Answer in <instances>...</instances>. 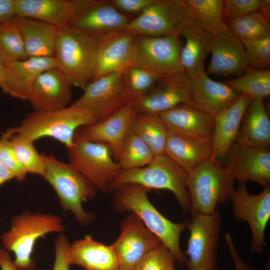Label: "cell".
<instances>
[{
  "label": "cell",
  "instance_id": "cell-37",
  "mask_svg": "<svg viewBox=\"0 0 270 270\" xmlns=\"http://www.w3.org/2000/svg\"><path fill=\"white\" fill-rule=\"evenodd\" d=\"M20 34L10 21L0 25V62L2 64L28 58Z\"/></svg>",
  "mask_w": 270,
  "mask_h": 270
},
{
  "label": "cell",
  "instance_id": "cell-29",
  "mask_svg": "<svg viewBox=\"0 0 270 270\" xmlns=\"http://www.w3.org/2000/svg\"><path fill=\"white\" fill-rule=\"evenodd\" d=\"M10 22L20 34L28 58H55L58 27L26 17L15 16Z\"/></svg>",
  "mask_w": 270,
  "mask_h": 270
},
{
  "label": "cell",
  "instance_id": "cell-46",
  "mask_svg": "<svg viewBox=\"0 0 270 270\" xmlns=\"http://www.w3.org/2000/svg\"><path fill=\"white\" fill-rule=\"evenodd\" d=\"M224 239L234 262L235 270H252V266L240 256L231 234L226 232L224 235Z\"/></svg>",
  "mask_w": 270,
  "mask_h": 270
},
{
  "label": "cell",
  "instance_id": "cell-28",
  "mask_svg": "<svg viewBox=\"0 0 270 270\" xmlns=\"http://www.w3.org/2000/svg\"><path fill=\"white\" fill-rule=\"evenodd\" d=\"M169 132L211 138L215 118L189 104H180L159 114Z\"/></svg>",
  "mask_w": 270,
  "mask_h": 270
},
{
  "label": "cell",
  "instance_id": "cell-52",
  "mask_svg": "<svg viewBox=\"0 0 270 270\" xmlns=\"http://www.w3.org/2000/svg\"><path fill=\"white\" fill-rule=\"evenodd\" d=\"M0 220H1V218H0Z\"/></svg>",
  "mask_w": 270,
  "mask_h": 270
},
{
  "label": "cell",
  "instance_id": "cell-47",
  "mask_svg": "<svg viewBox=\"0 0 270 270\" xmlns=\"http://www.w3.org/2000/svg\"><path fill=\"white\" fill-rule=\"evenodd\" d=\"M15 16L14 0H0V25L10 22Z\"/></svg>",
  "mask_w": 270,
  "mask_h": 270
},
{
  "label": "cell",
  "instance_id": "cell-6",
  "mask_svg": "<svg viewBox=\"0 0 270 270\" xmlns=\"http://www.w3.org/2000/svg\"><path fill=\"white\" fill-rule=\"evenodd\" d=\"M46 163L44 178L52 186L64 211L72 212L80 224L88 226L94 216L83 208V202L93 198L98 189L70 164L62 162L53 155L43 154Z\"/></svg>",
  "mask_w": 270,
  "mask_h": 270
},
{
  "label": "cell",
  "instance_id": "cell-44",
  "mask_svg": "<svg viewBox=\"0 0 270 270\" xmlns=\"http://www.w3.org/2000/svg\"><path fill=\"white\" fill-rule=\"evenodd\" d=\"M70 242L67 237L60 234L54 242L55 260L52 270H70L68 258Z\"/></svg>",
  "mask_w": 270,
  "mask_h": 270
},
{
  "label": "cell",
  "instance_id": "cell-14",
  "mask_svg": "<svg viewBox=\"0 0 270 270\" xmlns=\"http://www.w3.org/2000/svg\"><path fill=\"white\" fill-rule=\"evenodd\" d=\"M134 212L123 220L118 238L112 244L118 260V270H134L142 258L162 244Z\"/></svg>",
  "mask_w": 270,
  "mask_h": 270
},
{
  "label": "cell",
  "instance_id": "cell-30",
  "mask_svg": "<svg viewBox=\"0 0 270 270\" xmlns=\"http://www.w3.org/2000/svg\"><path fill=\"white\" fill-rule=\"evenodd\" d=\"M68 262L85 270H118V260L112 245L106 246L90 236L70 244Z\"/></svg>",
  "mask_w": 270,
  "mask_h": 270
},
{
  "label": "cell",
  "instance_id": "cell-9",
  "mask_svg": "<svg viewBox=\"0 0 270 270\" xmlns=\"http://www.w3.org/2000/svg\"><path fill=\"white\" fill-rule=\"evenodd\" d=\"M188 228L190 236L186 251L188 270H216L222 228L218 209L210 214L191 215Z\"/></svg>",
  "mask_w": 270,
  "mask_h": 270
},
{
  "label": "cell",
  "instance_id": "cell-8",
  "mask_svg": "<svg viewBox=\"0 0 270 270\" xmlns=\"http://www.w3.org/2000/svg\"><path fill=\"white\" fill-rule=\"evenodd\" d=\"M67 148L70 164L98 190L108 192L110 184L122 170L112 158L110 147L103 143L74 140Z\"/></svg>",
  "mask_w": 270,
  "mask_h": 270
},
{
  "label": "cell",
  "instance_id": "cell-4",
  "mask_svg": "<svg viewBox=\"0 0 270 270\" xmlns=\"http://www.w3.org/2000/svg\"><path fill=\"white\" fill-rule=\"evenodd\" d=\"M10 228L0 237L2 247L15 256L13 263L18 270H34L36 264L32 258L36 240L50 232L64 230L62 220L59 216L42 213L24 211L14 216Z\"/></svg>",
  "mask_w": 270,
  "mask_h": 270
},
{
  "label": "cell",
  "instance_id": "cell-48",
  "mask_svg": "<svg viewBox=\"0 0 270 270\" xmlns=\"http://www.w3.org/2000/svg\"><path fill=\"white\" fill-rule=\"evenodd\" d=\"M0 270H18L10 258V252L2 246H0Z\"/></svg>",
  "mask_w": 270,
  "mask_h": 270
},
{
  "label": "cell",
  "instance_id": "cell-1",
  "mask_svg": "<svg viewBox=\"0 0 270 270\" xmlns=\"http://www.w3.org/2000/svg\"><path fill=\"white\" fill-rule=\"evenodd\" d=\"M149 190L136 184L122 186L114 192V208L118 213L130 212L135 214L168 248L176 261L184 263L186 258L180 248V237L188 228L189 221L174 223L165 218L150 202L148 196Z\"/></svg>",
  "mask_w": 270,
  "mask_h": 270
},
{
  "label": "cell",
  "instance_id": "cell-36",
  "mask_svg": "<svg viewBox=\"0 0 270 270\" xmlns=\"http://www.w3.org/2000/svg\"><path fill=\"white\" fill-rule=\"evenodd\" d=\"M226 26L242 41L258 40L270 36V21L258 12L228 22Z\"/></svg>",
  "mask_w": 270,
  "mask_h": 270
},
{
  "label": "cell",
  "instance_id": "cell-22",
  "mask_svg": "<svg viewBox=\"0 0 270 270\" xmlns=\"http://www.w3.org/2000/svg\"><path fill=\"white\" fill-rule=\"evenodd\" d=\"M207 75L240 76L249 67L242 41L228 28L214 36Z\"/></svg>",
  "mask_w": 270,
  "mask_h": 270
},
{
  "label": "cell",
  "instance_id": "cell-34",
  "mask_svg": "<svg viewBox=\"0 0 270 270\" xmlns=\"http://www.w3.org/2000/svg\"><path fill=\"white\" fill-rule=\"evenodd\" d=\"M224 83L234 91L250 96L264 99L270 95V70L248 67L244 74Z\"/></svg>",
  "mask_w": 270,
  "mask_h": 270
},
{
  "label": "cell",
  "instance_id": "cell-45",
  "mask_svg": "<svg viewBox=\"0 0 270 270\" xmlns=\"http://www.w3.org/2000/svg\"><path fill=\"white\" fill-rule=\"evenodd\" d=\"M110 1L120 12L140 14L154 3L156 0H110Z\"/></svg>",
  "mask_w": 270,
  "mask_h": 270
},
{
  "label": "cell",
  "instance_id": "cell-50",
  "mask_svg": "<svg viewBox=\"0 0 270 270\" xmlns=\"http://www.w3.org/2000/svg\"><path fill=\"white\" fill-rule=\"evenodd\" d=\"M13 178H14V174L0 164V185Z\"/></svg>",
  "mask_w": 270,
  "mask_h": 270
},
{
  "label": "cell",
  "instance_id": "cell-17",
  "mask_svg": "<svg viewBox=\"0 0 270 270\" xmlns=\"http://www.w3.org/2000/svg\"><path fill=\"white\" fill-rule=\"evenodd\" d=\"M192 80L184 71L158 78L154 88L136 99L138 112L160 114L182 104H191Z\"/></svg>",
  "mask_w": 270,
  "mask_h": 270
},
{
  "label": "cell",
  "instance_id": "cell-27",
  "mask_svg": "<svg viewBox=\"0 0 270 270\" xmlns=\"http://www.w3.org/2000/svg\"><path fill=\"white\" fill-rule=\"evenodd\" d=\"M16 16L38 20L62 28L74 20L80 0H14Z\"/></svg>",
  "mask_w": 270,
  "mask_h": 270
},
{
  "label": "cell",
  "instance_id": "cell-13",
  "mask_svg": "<svg viewBox=\"0 0 270 270\" xmlns=\"http://www.w3.org/2000/svg\"><path fill=\"white\" fill-rule=\"evenodd\" d=\"M188 16L183 0H156L130 20L126 30L135 36H162L178 34L177 28Z\"/></svg>",
  "mask_w": 270,
  "mask_h": 270
},
{
  "label": "cell",
  "instance_id": "cell-31",
  "mask_svg": "<svg viewBox=\"0 0 270 270\" xmlns=\"http://www.w3.org/2000/svg\"><path fill=\"white\" fill-rule=\"evenodd\" d=\"M235 142L254 148H270V120L264 99L250 100L243 115Z\"/></svg>",
  "mask_w": 270,
  "mask_h": 270
},
{
  "label": "cell",
  "instance_id": "cell-39",
  "mask_svg": "<svg viewBox=\"0 0 270 270\" xmlns=\"http://www.w3.org/2000/svg\"><path fill=\"white\" fill-rule=\"evenodd\" d=\"M122 76L128 90L136 98L151 90L158 80L150 72L134 64L128 68Z\"/></svg>",
  "mask_w": 270,
  "mask_h": 270
},
{
  "label": "cell",
  "instance_id": "cell-24",
  "mask_svg": "<svg viewBox=\"0 0 270 270\" xmlns=\"http://www.w3.org/2000/svg\"><path fill=\"white\" fill-rule=\"evenodd\" d=\"M164 154L188 174L210 158L212 139L168 132Z\"/></svg>",
  "mask_w": 270,
  "mask_h": 270
},
{
  "label": "cell",
  "instance_id": "cell-49",
  "mask_svg": "<svg viewBox=\"0 0 270 270\" xmlns=\"http://www.w3.org/2000/svg\"><path fill=\"white\" fill-rule=\"evenodd\" d=\"M258 12L264 18L270 21V0H260Z\"/></svg>",
  "mask_w": 270,
  "mask_h": 270
},
{
  "label": "cell",
  "instance_id": "cell-12",
  "mask_svg": "<svg viewBox=\"0 0 270 270\" xmlns=\"http://www.w3.org/2000/svg\"><path fill=\"white\" fill-rule=\"evenodd\" d=\"M136 98L126 87L122 74L114 73L91 82L71 106L90 108L98 122Z\"/></svg>",
  "mask_w": 270,
  "mask_h": 270
},
{
  "label": "cell",
  "instance_id": "cell-35",
  "mask_svg": "<svg viewBox=\"0 0 270 270\" xmlns=\"http://www.w3.org/2000/svg\"><path fill=\"white\" fill-rule=\"evenodd\" d=\"M154 157L146 144L131 131L124 142L116 162L122 170H130L146 166Z\"/></svg>",
  "mask_w": 270,
  "mask_h": 270
},
{
  "label": "cell",
  "instance_id": "cell-20",
  "mask_svg": "<svg viewBox=\"0 0 270 270\" xmlns=\"http://www.w3.org/2000/svg\"><path fill=\"white\" fill-rule=\"evenodd\" d=\"M58 67L54 57H32L2 64L0 88L4 94L28 100L33 84L44 71Z\"/></svg>",
  "mask_w": 270,
  "mask_h": 270
},
{
  "label": "cell",
  "instance_id": "cell-15",
  "mask_svg": "<svg viewBox=\"0 0 270 270\" xmlns=\"http://www.w3.org/2000/svg\"><path fill=\"white\" fill-rule=\"evenodd\" d=\"M136 99L106 118L80 128L76 132L74 140L106 144L117 160L124 142L131 132L138 112Z\"/></svg>",
  "mask_w": 270,
  "mask_h": 270
},
{
  "label": "cell",
  "instance_id": "cell-5",
  "mask_svg": "<svg viewBox=\"0 0 270 270\" xmlns=\"http://www.w3.org/2000/svg\"><path fill=\"white\" fill-rule=\"evenodd\" d=\"M96 52V38L70 26L58 28L55 58L72 86L84 90L92 80Z\"/></svg>",
  "mask_w": 270,
  "mask_h": 270
},
{
  "label": "cell",
  "instance_id": "cell-25",
  "mask_svg": "<svg viewBox=\"0 0 270 270\" xmlns=\"http://www.w3.org/2000/svg\"><path fill=\"white\" fill-rule=\"evenodd\" d=\"M192 80L191 104L214 116L231 106L240 95L224 82L210 78L205 71Z\"/></svg>",
  "mask_w": 270,
  "mask_h": 270
},
{
  "label": "cell",
  "instance_id": "cell-21",
  "mask_svg": "<svg viewBox=\"0 0 270 270\" xmlns=\"http://www.w3.org/2000/svg\"><path fill=\"white\" fill-rule=\"evenodd\" d=\"M72 86L59 68H50L37 77L28 100L35 111L58 110L68 106L72 98Z\"/></svg>",
  "mask_w": 270,
  "mask_h": 270
},
{
  "label": "cell",
  "instance_id": "cell-26",
  "mask_svg": "<svg viewBox=\"0 0 270 270\" xmlns=\"http://www.w3.org/2000/svg\"><path fill=\"white\" fill-rule=\"evenodd\" d=\"M252 99L248 95L240 94L231 106L214 116L210 159L218 161L226 155L230 146L236 141L243 115Z\"/></svg>",
  "mask_w": 270,
  "mask_h": 270
},
{
  "label": "cell",
  "instance_id": "cell-16",
  "mask_svg": "<svg viewBox=\"0 0 270 270\" xmlns=\"http://www.w3.org/2000/svg\"><path fill=\"white\" fill-rule=\"evenodd\" d=\"M130 21L106 0H80L76 14L69 26L95 38L125 30Z\"/></svg>",
  "mask_w": 270,
  "mask_h": 270
},
{
  "label": "cell",
  "instance_id": "cell-19",
  "mask_svg": "<svg viewBox=\"0 0 270 270\" xmlns=\"http://www.w3.org/2000/svg\"><path fill=\"white\" fill-rule=\"evenodd\" d=\"M135 37L125 29L96 38V60L92 80L110 74H122L134 64Z\"/></svg>",
  "mask_w": 270,
  "mask_h": 270
},
{
  "label": "cell",
  "instance_id": "cell-11",
  "mask_svg": "<svg viewBox=\"0 0 270 270\" xmlns=\"http://www.w3.org/2000/svg\"><path fill=\"white\" fill-rule=\"evenodd\" d=\"M232 213L237 220L246 222L250 228V252L264 251L266 226L270 219V186L258 194L248 192L246 184H238L231 196Z\"/></svg>",
  "mask_w": 270,
  "mask_h": 270
},
{
  "label": "cell",
  "instance_id": "cell-51",
  "mask_svg": "<svg viewBox=\"0 0 270 270\" xmlns=\"http://www.w3.org/2000/svg\"><path fill=\"white\" fill-rule=\"evenodd\" d=\"M2 64L0 62V75H1V72H2Z\"/></svg>",
  "mask_w": 270,
  "mask_h": 270
},
{
  "label": "cell",
  "instance_id": "cell-42",
  "mask_svg": "<svg viewBox=\"0 0 270 270\" xmlns=\"http://www.w3.org/2000/svg\"><path fill=\"white\" fill-rule=\"evenodd\" d=\"M0 164L14 174L17 181L26 179L28 172L19 162L9 140L3 134L0 138Z\"/></svg>",
  "mask_w": 270,
  "mask_h": 270
},
{
  "label": "cell",
  "instance_id": "cell-10",
  "mask_svg": "<svg viewBox=\"0 0 270 270\" xmlns=\"http://www.w3.org/2000/svg\"><path fill=\"white\" fill-rule=\"evenodd\" d=\"M180 35L162 36H136L134 64L150 72L158 78L183 72L180 54Z\"/></svg>",
  "mask_w": 270,
  "mask_h": 270
},
{
  "label": "cell",
  "instance_id": "cell-32",
  "mask_svg": "<svg viewBox=\"0 0 270 270\" xmlns=\"http://www.w3.org/2000/svg\"><path fill=\"white\" fill-rule=\"evenodd\" d=\"M188 16L216 36L227 28L224 0H183Z\"/></svg>",
  "mask_w": 270,
  "mask_h": 270
},
{
  "label": "cell",
  "instance_id": "cell-40",
  "mask_svg": "<svg viewBox=\"0 0 270 270\" xmlns=\"http://www.w3.org/2000/svg\"><path fill=\"white\" fill-rule=\"evenodd\" d=\"M176 261L172 254L162 244L146 253L134 270H174Z\"/></svg>",
  "mask_w": 270,
  "mask_h": 270
},
{
  "label": "cell",
  "instance_id": "cell-41",
  "mask_svg": "<svg viewBox=\"0 0 270 270\" xmlns=\"http://www.w3.org/2000/svg\"><path fill=\"white\" fill-rule=\"evenodd\" d=\"M248 66L258 70L269 69L270 36L254 40L242 41Z\"/></svg>",
  "mask_w": 270,
  "mask_h": 270
},
{
  "label": "cell",
  "instance_id": "cell-3",
  "mask_svg": "<svg viewBox=\"0 0 270 270\" xmlns=\"http://www.w3.org/2000/svg\"><path fill=\"white\" fill-rule=\"evenodd\" d=\"M188 176V174L184 170L163 154L154 156L146 166L122 170L110 184L108 192H114L126 184H138L150 190H166L174 194L184 215L190 210Z\"/></svg>",
  "mask_w": 270,
  "mask_h": 270
},
{
  "label": "cell",
  "instance_id": "cell-43",
  "mask_svg": "<svg viewBox=\"0 0 270 270\" xmlns=\"http://www.w3.org/2000/svg\"><path fill=\"white\" fill-rule=\"evenodd\" d=\"M260 0H224V12L227 22L258 12Z\"/></svg>",
  "mask_w": 270,
  "mask_h": 270
},
{
  "label": "cell",
  "instance_id": "cell-2",
  "mask_svg": "<svg viewBox=\"0 0 270 270\" xmlns=\"http://www.w3.org/2000/svg\"><path fill=\"white\" fill-rule=\"evenodd\" d=\"M96 122L90 108L70 105L54 112L28 113L19 126L10 128L4 134L8 136L16 135L32 142L41 138L50 137L68 148L72 145L78 128Z\"/></svg>",
  "mask_w": 270,
  "mask_h": 270
},
{
  "label": "cell",
  "instance_id": "cell-7",
  "mask_svg": "<svg viewBox=\"0 0 270 270\" xmlns=\"http://www.w3.org/2000/svg\"><path fill=\"white\" fill-rule=\"evenodd\" d=\"M236 180L218 161L209 158L188 174L191 215L210 214L230 200Z\"/></svg>",
  "mask_w": 270,
  "mask_h": 270
},
{
  "label": "cell",
  "instance_id": "cell-23",
  "mask_svg": "<svg viewBox=\"0 0 270 270\" xmlns=\"http://www.w3.org/2000/svg\"><path fill=\"white\" fill-rule=\"evenodd\" d=\"M177 32L186 41L180 54L182 69L192 78L205 71L204 61L210 52L214 36L188 16L178 24Z\"/></svg>",
  "mask_w": 270,
  "mask_h": 270
},
{
  "label": "cell",
  "instance_id": "cell-18",
  "mask_svg": "<svg viewBox=\"0 0 270 270\" xmlns=\"http://www.w3.org/2000/svg\"><path fill=\"white\" fill-rule=\"evenodd\" d=\"M226 168L238 184L254 181L264 188L270 186V149L242 145L234 142L226 155Z\"/></svg>",
  "mask_w": 270,
  "mask_h": 270
},
{
  "label": "cell",
  "instance_id": "cell-38",
  "mask_svg": "<svg viewBox=\"0 0 270 270\" xmlns=\"http://www.w3.org/2000/svg\"><path fill=\"white\" fill-rule=\"evenodd\" d=\"M10 140L19 162L26 170L44 177L46 163L43 154L37 152L34 142L16 135L6 136Z\"/></svg>",
  "mask_w": 270,
  "mask_h": 270
},
{
  "label": "cell",
  "instance_id": "cell-33",
  "mask_svg": "<svg viewBox=\"0 0 270 270\" xmlns=\"http://www.w3.org/2000/svg\"><path fill=\"white\" fill-rule=\"evenodd\" d=\"M131 131L146 144L154 156L164 154L168 131L159 114L138 112Z\"/></svg>",
  "mask_w": 270,
  "mask_h": 270
}]
</instances>
